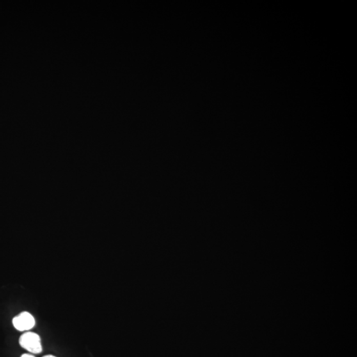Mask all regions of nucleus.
<instances>
[{
	"label": "nucleus",
	"mask_w": 357,
	"mask_h": 357,
	"mask_svg": "<svg viewBox=\"0 0 357 357\" xmlns=\"http://www.w3.org/2000/svg\"><path fill=\"white\" fill-rule=\"evenodd\" d=\"M21 357H35L33 355V354H23V355Z\"/></svg>",
	"instance_id": "7ed1b4c3"
},
{
	"label": "nucleus",
	"mask_w": 357,
	"mask_h": 357,
	"mask_svg": "<svg viewBox=\"0 0 357 357\" xmlns=\"http://www.w3.org/2000/svg\"><path fill=\"white\" fill-rule=\"evenodd\" d=\"M13 325L18 331H29L35 326V320L33 315L27 312L21 313L13 319Z\"/></svg>",
	"instance_id": "f03ea898"
},
{
	"label": "nucleus",
	"mask_w": 357,
	"mask_h": 357,
	"mask_svg": "<svg viewBox=\"0 0 357 357\" xmlns=\"http://www.w3.org/2000/svg\"><path fill=\"white\" fill-rule=\"evenodd\" d=\"M19 344L32 354H38L43 351L39 335L33 332H26L19 338Z\"/></svg>",
	"instance_id": "f257e3e1"
},
{
	"label": "nucleus",
	"mask_w": 357,
	"mask_h": 357,
	"mask_svg": "<svg viewBox=\"0 0 357 357\" xmlns=\"http://www.w3.org/2000/svg\"><path fill=\"white\" fill-rule=\"evenodd\" d=\"M44 357H56V356H54L53 355H47V356H45Z\"/></svg>",
	"instance_id": "20e7f679"
}]
</instances>
